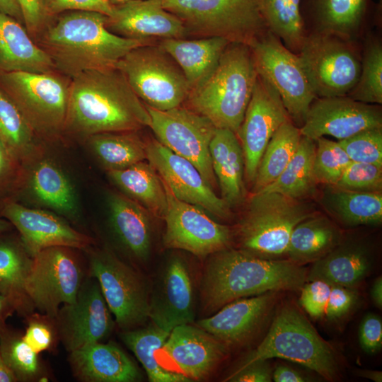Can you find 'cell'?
Masks as SVG:
<instances>
[{"mask_svg": "<svg viewBox=\"0 0 382 382\" xmlns=\"http://www.w3.org/2000/svg\"><path fill=\"white\" fill-rule=\"evenodd\" d=\"M145 104L116 67L81 72L71 79L64 135L81 140L104 132L150 126Z\"/></svg>", "mask_w": 382, "mask_h": 382, "instance_id": "1", "label": "cell"}, {"mask_svg": "<svg viewBox=\"0 0 382 382\" xmlns=\"http://www.w3.org/2000/svg\"><path fill=\"white\" fill-rule=\"evenodd\" d=\"M108 16L91 11H69L48 18L36 36L55 71L69 79L91 69L115 67L130 50L151 42L110 32Z\"/></svg>", "mask_w": 382, "mask_h": 382, "instance_id": "2", "label": "cell"}, {"mask_svg": "<svg viewBox=\"0 0 382 382\" xmlns=\"http://www.w3.org/2000/svg\"><path fill=\"white\" fill-rule=\"evenodd\" d=\"M308 270L289 260L266 259L241 249L212 255L201 282L204 309L216 311L234 300L270 291H296L308 281Z\"/></svg>", "mask_w": 382, "mask_h": 382, "instance_id": "3", "label": "cell"}, {"mask_svg": "<svg viewBox=\"0 0 382 382\" xmlns=\"http://www.w3.org/2000/svg\"><path fill=\"white\" fill-rule=\"evenodd\" d=\"M258 72L250 46L230 42L212 74L192 90L187 107L217 129L236 133L250 102Z\"/></svg>", "mask_w": 382, "mask_h": 382, "instance_id": "4", "label": "cell"}, {"mask_svg": "<svg viewBox=\"0 0 382 382\" xmlns=\"http://www.w3.org/2000/svg\"><path fill=\"white\" fill-rule=\"evenodd\" d=\"M272 358H281L301 364L328 381H335L340 373L338 357L334 347L323 339L303 314L289 303L279 308L267 335L246 356L241 365Z\"/></svg>", "mask_w": 382, "mask_h": 382, "instance_id": "5", "label": "cell"}, {"mask_svg": "<svg viewBox=\"0 0 382 382\" xmlns=\"http://www.w3.org/2000/svg\"><path fill=\"white\" fill-rule=\"evenodd\" d=\"M162 4L183 22L187 35L251 47L270 31L260 0H162Z\"/></svg>", "mask_w": 382, "mask_h": 382, "instance_id": "6", "label": "cell"}, {"mask_svg": "<svg viewBox=\"0 0 382 382\" xmlns=\"http://www.w3.org/2000/svg\"><path fill=\"white\" fill-rule=\"evenodd\" d=\"M71 79L57 72H0V88L40 140L64 136Z\"/></svg>", "mask_w": 382, "mask_h": 382, "instance_id": "7", "label": "cell"}, {"mask_svg": "<svg viewBox=\"0 0 382 382\" xmlns=\"http://www.w3.org/2000/svg\"><path fill=\"white\" fill-rule=\"evenodd\" d=\"M300 199L277 192L253 193L238 228L241 249L266 259L286 255L292 231L313 216Z\"/></svg>", "mask_w": 382, "mask_h": 382, "instance_id": "8", "label": "cell"}, {"mask_svg": "<svg viewBox=\"0 0 382 382\" xmlns=\"http://www.w3.org/2000/svg\"><path fill=\"white\" fill-rule=\"evenodd\" d=\"M147 106L166 110L185 103L190 88L182 70L158 45L130 50L115 65Z\"/></svg>", "mask_w": 382, "mask_h": 382, "instance_id": "9", "label": "cell"}, {"mask_svg": "<svg viewBox=\"0 0 382 382\" xmlns=\"http://www.w3.org/2000/svg\"><path fill=\"white\" fill-rule=\"evenodd\" d=\"M356 42L308 32L297 54L316 98L346 96L358 81L361 54Z\"/></svg>", "mask_w": 382, "mask_h": 382, "instance_id": "10", "label": "cell"}, {"mask_svg": "<svg viewBox=\"0 0 382 382\" xmlns=\"http://www.w3.org/2000/svg\"><path fill=\"white\" fill-rule=\"evenodd\" d=\"M88 275L98 281L122 330L141 327L149 318V291L144 278L112 251H90Z\"/></svg>", "mask_w": 382, "mask_h": 382, "instance_id": "11", "label": "cell"}, {"mask_svg": "<svg viewBox=\"0 0 382 382\" xmlns=\"http://www.w3.org/2000/svg\"><path fill=\"white\" fill-rule=\"evenodd\" d=\"M72 249L53 246L33 256L25 291L38 312L56 318L62 305L75 301L86 277Z\"/></svg>", "mask_w": 382, "mask_h": 382, "instance_id": "12", "label": "cell"}, {"mask_svg": "<svg viewBox=\"0 0 382 382\" xmlns=\"http://www.w3.org/2000/svg\"><path fill=\"white\" fill-rule=\"evenodd\" d=\"M250 48L258 74L274 88L291 120L299 128L316 96L298 55L271 31Z\"/></svg>", "mask_w": 382, "mask_h": 382, "instance_id": "13", "label": "cell"}, {"mask_svg": "<svg viewBox=\"0 0 382 382\" xmlns=\"http://www.w3.org/2000/svg\"><path fill=\"white\" fill-rule=\"evenodd\" d=\"M146 107L151 117L149 127L157 140L194 164L208 184L214 188L217 181L212 168L209 144L217 128L209 119L187 106L181 105L166 110Z\"/></svg>", "mask_w": 382, "mask_h": 382, "instance_id": "14", "label": "cell"}, {"mask_svg": "<svg viewBox=\"0 0 382 382\" xmlns=\"http://www.w3.org/2000/svg\"><path fill=\"white\" fill-rule=\"evenodd\" d=\"M163 184L167 195L163 217L164 246L186 250L199 257L227 248L231 237L228 227L212 219L202 208L178 199Z\"/></svg>", "mask_w": 382, "mask_h": 382, "instance_id": "15", "label": "cell"}, {"mask_svg": "<svg viewBox=\"0 0 382 382\" xmlns=\"http://www.w3.org/2000/svg\"><path fill=\"white\" fill-rule=\"evenodd\" d=\"M291 120L274 88L258 74L243 122L236 133L241 144L245 178L253 183L262 154L270 139Z\"/></svg>", "mask_w": 382, "mask_h": 382, "instance_id": "16", "label": "cell"}, {"mask_svg": "<svg viewBox=\"0 0 382 382\" xmlns=\"http://www.w3.org/2000/svg\"><path fill=\"white\" fill-rule=\"evenodd\" d=\"M111 313L98 281L88 274L75 301L58 311L59 341L69 352L100 342L113 328Z\"/></svg>", "mask_w": 382, "mask_h": 382, "instance_id": "17", "label": "cell"}, {"mask_svg": "<svg viewBox=\"0 0 382 382\" xmlns=\"http://www.w3.org/2000/svg\"><path fill=\"white\" fill-rule=\"evenodd\" d=\"M0 214L18 230L22 244L32 257L50 247L88 250L93 244L91 237L49 210L30 208L7 199L1 206Z\"/></svg>", "mask_w": 382, "mask_h": 382, "instance_id": "18", "label": "cell"}, {"mask_svg": "<svg viewBox=\"0 0 382 382\" xmlns=\"http://www.w3.org/2000/svg\"><path fill=\"white\" fill-rule=\"evenodd\" d=\"M146 156L176 198L197 205L219 218L229 217L231 207L215 194L190 161L175 154L157 139L146 142Z\"/></svg>", "mask_w": 382, "mask_h": 382, "instance_id": "19", "label": "cell"}, {"mask_svg": "<svg viewBox=\"0 0 382 382\" xmlns=\"http://www.w3.org/2000/svg\"><path fill=\"white\" fill-rule=\"evenodd\" d=\"M376 127H382L379 105L364 103L346 96L315 98L299 130L303 137L314 141L325 136L339 141Z\"/></svg>", "mask_w": 382, "mask_h": 382, "instance_id": "20", "label": "cell"}, {"mask_svg": "<svg viewBox=\"0 0 382 382\" xmlns=\"http://www.w3.org/2000/svg\"><path fill=\"white\" fill-rule=\"evenodd\" d=\"M32 203L66 219L77 221V195L69 178L45 150L21 165L15 183Z\"/></svg>", "mask_w": 382, "mask_h": 382, "instance_id": "21", "label": "cell"}, {"mask_svg": "<svg viewBox=\"0 0 382 382\" xmlns=\"http://www.w3.org/2000/svg\"><path fill=\"white\" fill-rule=\"evenodd\" d=\"M149 318L168 332L194 320L192 277L187 264L182 257H170L158 271L149 291Z\"/></svg>", "mask_w": 382, "mask_h": 382, "instance_id": "22", "label": "cell"}, {"mask_svg": "<svg viewBox=\"0 0 382 382\" xmlns=\"http://www.w3.org/2000/svg\"><path fill=\"white\" fill-rule=\"evenodd\" d=\"M180 373L192 380L207 377L228 352V346L198 326L175 327L160 350Z\"/></svg>", "mask_w": 382, "mask_h": 382, "instance_id": "23", "label": "cell"}, {"mask_svg": "<svg viewBox=\"0 0 382 382\" xmlns=\"http://www.w3.org/2000/svg\"><path fill=\"white\" fill-rule=\"evenodd\" d=\"M278 291L231 301L213 316L197 321L196 325L227 346L248 342L262 328L271 314Z\"/></svg>", "mask_w": 382, "mask_h": 382, "instance_id": "24", "label": "cell"}, {"mask_svg": "<svg viewBox=\"0 0 382 382\" xmlns=\"http://www.w3.org/2000/svg\"><path fill=\"white\" fill-rule=\"evenodd\" d=\"M106 28L121 37L153 42L154 38H184L183 22L166 10L162 0H139L113 6Z\"/></svg>", "mask_w": 382, "mask_h": 382, "instance_id": "25", "label": "cell"}, {"mask_svg": "<svg viewBox=\"0 0 382 382\" xmlns=\"http://www.w3.org/2000/svg\"><path fill=\"white\" fill-rule=\"evenodd\" d=\"M381 4L372 0H301V11L306 29L356 42L368 22L379 15Z\"/></svg>", "mask_w": 382, "mask_h": 382, "instance_id": "26", "label": "cell"}, {"mask_svg": "<svg viewBox=\"0 0 382 382\" xmlns=\"http://www.w3.org/2000/svg\"><path fill=\"white\" fill-rule=\"evenodd\" d=\"M76 378L83 382H134L140 373L133 361L116 345L99 342L69 352Z\"/></svg>", "mask_w": 382, "mask_h": 382, "instance_id": "27", "label": "cell"}, {"mask_svg": "<svg viewBox=\"0 0 382 382\" xmlns=\"http://www.w3.org/2000/svg\"><path fill=\"white\" fill-rule=\"evenodd\" d=\"M108 206L111 228L125 251L138 262L146 261L151 248L150 213L123 193L109 192Z\"/></svg>", "mask_w": 382, "mask_h": 382, "instance_id": "28", "label": "cell"}, {"mask_svg": "<svg viewBox=\"0 0 382 382\" xmlns=\"http://www.w3.org/2000/svg\"><path fill=\"white\" fill-rule=\"evenodd\" d=\"M56 71L49 55L23 24L0 11V72Z\"/></svg>", "mask_w": 382, "mask_h": 382, "instance_id": "29", "label": "cell"}, {"mask_svg": "<svg viewBox=\"0 0 382 382\" xmlns=\"http://www.w3.org/2000/svg\"><path fill=\"white\" fill-rule=\"evenodd\" d=\"M229 43L221 37H209L192 40L167 38L161 40L158 45L179 66L191 91L212 74Z\"/></svg>", "mask_w": 382, "mask_h": 382, "instance_id": "30", "label": "cell"}, {"mask_svg": "<svg viewBox=\"0 0 382 382\" xmlns=\"http://www.w3.org/2000/svg\"><path fill=\"white\" fill-rule=\"evenodd\" d=\"M209 152L221 198L230 207L240 204L245 196V165L236 134L228 129H216Z\"/></svg>", "mask_w": 382, "mask_h": 382, "instance_id": "31", "label": "cell"}, {"mask_svg": "<svg viewBox=\"0 0 382 382\" xmlns=\"http://www.w3.org/2000/svg\"><path fill=\"white\" fill-rule=\"evenodd\" d=\"M371 267V258L366 247L359 243H340L313 262L307 279L351 288L366 277Z\"/></svg>", "mask_w": 382, "mask_h": 382, "instance_id": "32", "label": "cell"}, {"mask_svg": "<svg viewBox=\"0 0 382 382\" xmlns=\"http://www.w3.org/2000/svg\"><path fill=\"white\" fill-rule=\"evenodd\" d=\"M107 174L123 194L143 206L150 214L163 217L167 208L164 184L147 160L122 169L108 170Z\"/></svg>", "mask_w": 382, "mask_h": 382, "instance_id": "33", "label": "cell"}, {"mask_svg": "<svg viewBox=\"0 0 382 382\" xmlns=\"http://www.w3.org/2000/svg\"><path fill=\"white\" fill-rule=\"evenodd\" d=\"M32 262L33 257L21 240H0V292L23 318L35 310L25 291Z\"/></svg>", "mask_w": 382, "mask_h": 382, "instance_id": "34", "label": "cell"}, {"mask_svg": "<svg viewBox=\"0 0 382 382\" xmlns=\"http://www.w3.org/2000/svg\"><path fill=\"white\" fill-rule=\"evenodd\" d=\"M341 233L328 218L311 216L299 223L291 232L286 255L301 265L314 262L340 243Z\"/></svg>", "mask_w": 382, "mask_h": 382, "instance_id": "35", "label": "cell"}, {"mask_svg": "<svg viewBox=\"0 0 382 382\" xmlns=\"http://www.w3.org/2000/svg\"><path fill=\"white\" fill-rule=\"evenodd\" d=\"M169 333L152 322L143 328L122 330L120 337L141 364L149 381H191L183 374L166 369L157 359L156 354L163 347Z\"/></svg>", "mask_w": 382, "mask_h": 382, "instance_id": "36", "label": "cell"}, {"mask_svg": "<svg viewBox=\"0 0 382 382\" xmlns=\"http://www.w3.org/2000/svg\"><path fill=\"white\" fill-rule=\"evenodd\" d=\"M84 141L106 171L122 169L147 158L146 142L135 131L100 133Z\"/></svg>", "mask_w": 382, "mask_h": 382, "instance_id": "37", "label": "cell"}, {"mask_svg": "<svg viewBox=\"0 0 382 382\" xmlns=\"http://www.w3.org/2000/svg\"><path fill=\"white\" fill-rule=\"evenodd\" d=\"M315 152L316 141L301 135L295 154L282 173L257 192H277L296 199L311 195L318 184L313 173Z\"/></svg>", "mask_w": 382, "mask_h": 382, "instance_id": "38", "label": "cell"}, {"mask_svg": "<svg viewBox=\"0 0 382 382\" xmlns=\"http://www.w3.org/2000/svg\"><path fill=\"white\" fill-rule=\"evenodd\" d=\"M0 139L21 165L45 150L42 140L1 88Z\"/></svg>", "mask_w": 382, "mask_h": 382, "instance_id": "39", "label": "cell"}, {"mask_svg": "<svg viewBox=\"0 0 382 382\" xmlns=\"http://www.w3.org/2000/svg\"><path fill=\"white\" fill-rule=\"evenodd\" d=\"M331 187L325 196L326 206L344 224L357 226L381 223V192H358Z\"/></svg>", "mask_w": 382, "mask_h": 382, "instance_id": "40", "label": "cell"}, {"mask_svg": "<svg viewBox=\"0 0 382 382\" xmlns=\"http://www.w3.org/2000/svg\"><path fill=\"white\" fill-rule=\"evenodd\" d=\"M301 134L291 120L284 122L270 139L260 159L253 182V193L273 183L295 154Z\"/></svg>", "mask_w": 382, "mask_h": 382, "instance_id": "41", "label": "cell"}, {"mask_svg": "<svg viewBox=\"0 0 382 382\" xmlns=\"http://www.w3.org/2000/svg\"><path fill=\"white\" fill-rule=\"evenodd\" d=\"M270 30L291 52L298 54L308 32L301 0H260Z\"/></svg>", "mask_w": 382, "mask_h": 382, "instance_id": "42", "label": "cell"}, {"mask_svg": "<svg viewBox=\"0 0 382 382\" xmlns=\"http://www.w3.org/2000/svg\"><path fill=\"white\" fill-rule=\"evenodd\" d=\"M0 351L17 381H48L39 354L25 342L21 332L9 328L6 325L0 328Z\"/></svg>", "mask_w": 382, "mask_h": 382, "instance_id": "43", "label": "cell"}, {"mask_svg": "<svg viewBox=\"0 0 382 382\" xmlns=\"http://www.w3.org/2000/svg\"><path fill=\"white\" fill-rule=\"evenodd\" d=\"M347 96L364 103L381 105L382 46L378 40L366 42L358 81Z\"/></svg>", "mask_w": 382, "mask_h": 382, "instance_id": "44", "label": "cell"}, {"mask_svg": "<svg viewBox=\"0 0 382 382\" xmlns=\"http://www.w3.org/2000/svg\"><path fill=\"white\" fill-rule=\"evenodd\" d=\"M313 173L317 183L333 187L352 162L338 141L325 137L316 141Z\"/></svg>", "mask_w": 382, "mask_h": 382, "instance_id": "45", "label": "cell"}, {"mask_svg": "<svg viewBox=\"0 0 382 382\" xmlns=\"http://www.w3.org/2000/svg\"><path fill=\"white\" fill-rule=\"evenodd\" d=\"M337 141L352 161L382 166V127L365 129Z\"/></svg>", "mask_w": 382, "mask_h": 382, "instance_id": "46", "label": "cell"}, {"mask_svg": "<svg viewBox=\"0 0 382 382\" xmlns=\"http://www.w3.org/2000/svg\"><path fill=\"white\" fill-rule=\"evenodd\" d=\"M25 318V342L37 353L52 352L59 342L55 318L40 312H33Z\"/></svg>", "mask_w": 382, "mask_h": 382, "instance_id": "47", "label": "cell"}, {"mask_svg": "<svg viewBox=\"0 0 382 382\" xmlns=\"http://www.w3.org/2000/svg\"><path fill=\"white\" fill-rule=\"evenodd\" d=\"M333 187L350 191L381 192L382 166L352 161Z\"/></svg>", "mask_w": 382, "mask_h": 382, "instance_id": "48", "label": "cell"}, {"mask_svg": "<svg viewBox=\"0 0 382 382\" xmlns=\"http://www.w3.org/2000/svg\"><path fill=\"white\" fill-rule=\"evenodd\" d=\"M299 302L312 318L325 316L331 284L320 279L307 281L301 288Z\"/></svg>", "mask_w": 382, "mask_h": 382, "instance_id": "49", "label": "cell"}, {"mask_svg": "<svg viewBox=\"0 0 382 382\" xmlns=\"http://www.w3.org/2000/svg\"><path fill=\"white\" fill-rule=\"evenodd\" d=\"M40 5L46 21L69 11H91L109 16L113 9L108 0H40Z\"/></svg>", "mask_w": 382, "mask_h": 382, "instance_id": "50", "label": "cell"}, {"mask_svg": "<svg viewBox=\"0 0 382 382\" xmlns=\"http://www.w3.org/2000/svg\"><path fill=\"white\" fill-rule=\"evenodd\" d=\"M361 348L367 354H374L382 347V321L376 314L368 313L362 319L359 328Z\"/></svg>", "mask_w": 382, "mask_h": 382, "instance_id": "51", "label": "cell"}, {"mask_svg": "<svg viewBox=\"0 0 382 382\" xmlns=\"http://www.w3.org/2000/svg\"><path fill=\"white\" fill-rule=\"evenodd\" d=\"M357 294L349 287L331 285L325 316L330 320L346 315L357 301Z\"/></svg>", "mask_w": 382, "mask_h": 382, "instance_id": "52", "label": "cell"}, {"mask_svg": "<svg viewBox=\"0 0 382 382\" xmlns=\"http://www.w3.org/2000/svg\"><path fill=\"white\" fill-rule=\"evenodd\" d=\"M231 382H270L272 369L267 360H256L241 366L226 380Z\"/></svg>", "mask_w": 382, "mask_h": 382, "instance_id": "53", "label": "cell"}, {"mask_svg": "<svg viewBox=\"0 0 382 382\" xmlns=\"http://www.w3.org/2000/svg\"><path fill=\"white\" fill-rule=\"evenodd\" d=\"M16 1L21 10L27 31L30 36L36 37L46 23L40 0H16Z\"/></svg>", "mask_w": 382, "mask_h": 382, "instance_id": "54", "label": "cell"}, {"mask_svg": "<svg viewBox=\"0 0 382 382\" xmlns=\"http://www.w3.org/2000/svg\"><path fill=\"white\" fill-rule=\"evenodd\" d=\"M21 164L0 139V193L9 185H15Z\"/></svg>", "mask_w": 382, "mask_h": 382, "instance_id": "55", "label": "cell"}, {"mask_svg": "<svg viewBox=\"0 0 382 382\" xmlns=\"http://www.w3.org/2000/svg\"><path fill=\"white\" fill-rule=\"evenodd\" d=\"M272 380L275 382H305L309 378L300 371L286 365H278L272 371Z\"/></svg>", "mask_w": 382, "mask_h": 382, "instance_id": "56", "label": "cell"}, {"mask_svg": "<svg viewBox=\"0 0 382 382\" xmlns=\"http://www.w3.org/2000/svg\"><path fill=\"white\" fill-rule=\"evenodd\" d=\"M0 11L24 25L22 12L16 0H0Z\"/></svg>", "mask_w": 382, "mask_h": 382, "instance_id": "57", "label": "cell"}, {"mask_svg": "<svg viewBox=\"0 0 382 382\" xmlns=\"http://www.w3.org/2000/svg\"><path fill=\"white\" fill-rule=\"evenodd\" d=\"M13 313H15L14 308L7 298L0 292V328L6 325V319Z\"/></svg>", "mask_w": 382, "mask_h": 382, "instance_id": "58", "label": "cell"}, {"mask_svg": "<svg viewBox=\"0 0 382 382\" xmlns=\"http://www.w3.org/2000/svg\"><path fill=\"white\" fill-rule=\"evenodd\" d=\"M371 298L374 304L379 309L382 308V277H378L371 288Z\"/></svg>", "mask_w": 382, "mask_h": 382, "instance_id": "59", "label": "cell"}, {"mask_svg": "<svg viewBox=\"0 0 382 382\" xmlns=\"http://www.w3.org/2000/svg\"><path fill=\"white\" fill-rule=\"evenodd\" d=\"M0 382H17V379L4 361L0 351Z\"/></svg>", "mask_w": 382, "mask_h": 382, "instance_id": "60", "label": "cell"}, {"mask_svg": "<svg viewBox=\"0 0 382 382\" xmlns=\"http://www.w3.org/2000/svg\"><path fill=\"white\" fill-rule=\"evenodd\" d=\"M356 375L367 379L372 380L375 382L382 381V372L376 370L369 369H358L355 371Z\"/></svg>", "mask_w": 382, "mask_h": 382, "instance_id": "61", "label": "cell"}, {"mask_svg": "<svg viewBox=\"0 0 382 382\" xmlns=\"http://www.w3.org/2000/svg\"><path fill=\"white\" fill-rule=\"evenodd\" d=\"M12 227V224L4 218L0 217V233L9 231Z\"/></svg>", "mask_w": 382, "mask_h": 382, "instance_id": "62", "label": "cell"}, {"mask_svg": "<svg viewBox=\"0 0 382 382\" xmlns=\"http://www.w3.org/2000/svg\"><path fill=\"white\" fill-rule=\"evenodd\" d=\"M134 1H139V0H108V1L112 6L121 5L127 2Z\"/></svg>", "mask_w": 382, "mask_h": 382, "instance_id": "63", "label": "cell"}]
</instances>
